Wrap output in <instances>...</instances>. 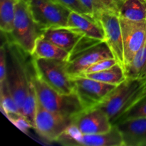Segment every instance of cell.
I'll return each mask as SVG.
<instances>
[{"instance_id": "6da1fadb", "label": "cell", "mask_w": 146, "mask_h": 146, "mask_svg": "<svg viewBox=\"0 0 146 146\" xmlns=\"http://www.w3.org/2000/svg\"><path fill=\"white\" fill-rule=\"evenodd\" d=\"M5 45L7 60V81L21 113L34 71L32 55L27 54L12 43L6 41Z\"/></svg>"}, {"instance_id": "7a4b0ae2", "label": "cell", "mask_w": 146, "mask_h": 146, "mask_svg": "<svg viewBox=\"0 0 146 146\" xmlns=\"http://www.w3.org/2000/svg\"><path fill=\"white\" fill-rule=\"evenodd\" d=\"M146 91V78H126L98 107L109 117L113 125Z\"/></svg>"}, {"instance_id": "3957f363", "label": "cell", "mask_w": 146, "mask_h": 146, "mask_svg": "<svg viewBox=\"0 0 146 146\" xmlns=\"http://www.w3.org/2000/svg\"><path fill=\"white\" fill-rule=\"evenodd\" d=\"M43 30L31 15L29 4L19 0L15 6L14 26L9 34H4L6 41L12 43L32 55L37 39L42 35Z\"/></svg>"}, {"instance_id": "277c9868", "label": "cell", "mask_w": 146, "mask_h": 146, "mask_svg": "<svg viewBox=\"0 0 146 146\" xmlns=\"http://www.w3.org/2000/svg\"><path fill=\"white\" fill-rule=\"evenodd\" d=\"M33 82L37 100L48 111L75 117L85 110L75 92L63 94L55 91L37 76L35 70L33 75Z\"/></svg>"}, {"instance_id": "5b68a950", "label": "cell", "mask_w": 146, "mask_h": 146, "mask_svg": "<svg viewBox=\"0 0 146 146\" xmlns=\"http://www.w3.org/2000/svg\"><path fill=\"white\" fill-rule=\"evenodd\" d=\"M36 74L48 86L63 94L74 92V83L67 71V61L33 57Z\"/></svg>"}, {"instance_id": "8992f818", "label": "cell", "mask_w": 146, "mask_h": 146, "mask_svg": "<svg viewBox=\"0 0 146 146\" xmlns=\"http://www.w3.org/2000/svg\"><path fill=\"white\" fill-rule=\"evenodd\" d=\"M29 7L34 21L43 31L49 28L67 27L72 11L55 0H31Z\"/></svg>"}, {"instance_id": "52a82bcc", "label": "cell", "mask_w": 146, "mask_h": 146, "mask_svg": "<svg viewBox=\"0 0 146 146\" xmlns=\"http://www.w3.org/2000/svg\"><path fill=\"white\" fill-rule=\"evenodd\" d=\"M74 118V117L48 111L43 107L37 100L34 129L45 140L55 142L72 125Z\"/></svg>"}, {"instance_id": "ba28073f", "label": "cell", "mask_w": 146, "mask_h": 146, "mask_svg": "<svg viewBox=\"0 0 146 146\" xmlns=\"http://www.w3.org/2000/svg\"><path fill=\"white\" fill-rule=\"evenodd\" d=\"M55 142L67 146H123L122 136L115 125L108 132L98 134L79 133L71 125Z\"/></svg>"}, {"instance_id": "9c48e42d", "label": "cell", "mask_w": 146, "mask_h": 146, "mask_svg": "<svg viewBox=\"0 0 146 146\" xmlns=\"http://www.w3.org/2000/svg\"><path fill=\"white\" fill-rule=\"evenodd\" d=\"M71 78L74 83V92L85 110L99 106L117 87L84 76H77Z\"/></svg>"}, {"instance_id": "30bf717a", "label": "cell", "mask_w": 146, "mask_h": 146, "mask_svg": "<svg viewBox=\"0 0 146 146\" xmlns=\"http://www.w3.org/2000/svg\"><path fill=\"white\" fill-rule=\"evenodd\" d=\"M106 34V41L115 58L124 66V52L121 20L118 12L113 9L103 10L96 15Z\"/></svg>"}, {"instance_id": "8fae6325", "label": "cell", "mask_w": 146, "mask_h": 146, "mask_svg": "<svg viewBox=\"0 0 146 146\" xmlns=\"http://www.w3.org/2000/svg\"><path fill=\"white\" fill-rule=\"evenodd\" d=\"M71 126L81 134H98L110 131L113 125L106 113L96 106L84 110L74 117Z\"/></svg>"}, {"instance_id": "7c38bea8", "label": "cell", "mask_w": 146, "mask_h": 146, "mask_svg": "<svg viewBox=\"0 0 146 146\" xmlns=\"http://www.w3.org/2000/svg\"><path fill=\"white\" fill-rule=\"evenodd\" d=\"M111 58H115L111 48L106 41H101L67 61V71L71 77L81 76L95 63Z\"/></svg>"}, {"instance_id": "4fadbf2b", "label": "cell", "mask_w": 146, "mask_h": 146, "mask_svg": "<svg viewBox=\"0 0 146 146\" xmlns=\"http://www.w3.org/2000/svg\"><path fill=\"white\" fill-rule=\"evenodd\" d=\"M124 52V67L128 65L146 40V21H130L120 17Z\"/></svg>"}, {"instance_id": "5bb4252c", "label": "cell", "mask_w": 146, "mask_h": 146, "mask_svg": "<svg viewBox=\"0 0 146 146\" xmlns=\"http://www.w3.org/2000/svg\"><path fill=\"white\" fill-rule=\"evenodd\" d=\"M67 27L90 38L106 41V34L101 22L91 14L71 11Z\"/></svg>"}, {"instance_id": "9a60e30c", "label": "cell", "mask_w": 146, "mask_h": 146, "mask_svg": "<svg viewBox=\"0 0 146 146\" xmlns=\"http://www.w3.org/2000/svg\"><path fill=\"white\" fill-rule=\"evenodd\" d=\"M123 146L146 145V118H133L117 123Z\"/></svg>"}, {"instance_id": "2e32d148", "label": "cell", "mask_w": 146, "mask_h": 146, "mask_svg": "<svg viewBox=\"0 0 146 146\" xmlns=\"http://www.w3.org/2000/svg\"><path fill=\"white\" fill-rule=\"evenodd\" d=\"M42 36L60 48L71 53L77 43L84 36L80 33L68 27H55L43 31Z\"/></svg>"}, {"instance_id": "e0dca14e", "label": "cell", "mask_w": 146, "mask_h": 146, "mask_svg": "<svg viewBox=\"0 0 146 146\" xmlns=\"http://www.w3.org/2000/svg\"><path fill=\"white\" fill-rule=\"evenodd\" d=\"M117 12L120 17L130 21H146V0H121Z\"/></svg>"}, {"instance_id": "ac0fdd59", "label": "cell", "mask_w": 146, "mask_h": 146, "mask_svg": "<svg viewBox=\"0 0 146 146\" xmlns=\"http://www.w3.org/2000/svg\"><path fill=\"white\" fill-rule=\"evenodd\" d=\"M32 56L35 58H54L68 61L69 53L41 36L36 42Z\"/></svg>"}, {"instance_id": "d6986e66", "label": "cell", "mask_w": 146, "mask_h": 146, "mask_svg": "<svg viewBox=\"0 0 146 146\" xmlns=\"http://www.w3.org/2000/svg\"><path fill=\"white\" fill-rule=\"evenodd\" d=\"M82 76L101 82L115 86H118L127 78L125 68L120 63H117L113 66L99 72L86 74Z\"/></svg>"}, {"instance_id": "ffe728a7", "label": "cell", "mask_w": 146, "mask_h": 146, "mask_svg": "<svg viewBox=\"0 0 146 146\" xmlns=\"http://www.w3.org/2000/svg\"><path fill=\"white\" fill-rule=\"evenodd\" d=\"M0 107L3 113L11 122L22 115L11 94L7 79L0 83Z\"/></svg>"}, {"instance_id": "44dd1931", "label": "cell", "mask_w": 146, "mask_h": 146, "mask_svg": "<svg viewBox=\"0 0 146 146\" xmlns=\"http://www.w3.org/2000/svg\"><path fill=\"white\" fill-rule=\"evenodd\" d=\"M124 68L127 78H146V40L132 61Z\"/></svg>"}, {"instance_id": "7402d4cb", "label": "cell", "mask_w": 146, "mask_h": 146, "mask_svg": "<svg viewBox=\"0 0 146 146\" xmlns=\"http://www.w3.org/2000/svg\"><path fill=\"white\" fill-rule=\"evenodd\" d=\"M34 72V68L31 80H30L29 84L27 95H26L25 98H24L21 113L27 119V121L29 123L32 128L34 129V128H35L36 111L37 106V97L36 94L35 88H34V82H33Z\"/></svg>"}, {"instance_id": "603a6c76", "label": "cell", "mask_w": 146, "mask_h": 146, "mask_svg": "<svg viewBox=\"0 0 146 146\" xmlns=\"http://www.w3.org/2000/svg\"><path fill=\"white\" fill-rule=\"evenodd\" d=\"M18 0H0V29L2 34L12 31L15 6Z\"/></svg>"}, {"instance_id": "cb8c5ba5", "label": "cell", "mask_w": 146, "mask_h": 146, "mask_svg": "<svg viewBox=\"0 0 146 146\" xmlns=\"http://www.w3.org/2000/svg\"><path fill=\"white\" fill-rule=\"evenodd\" d=\"M140 117L146 118V91L132 106L130 107L121 116H120L114 125L124 120Z\"/></svg>"}, {"instance_id": "d4e9b609", "label": "cell", "mask_w": 146, "mask_h": 146, "mask_svg": "<svg viewBox=\"0 0 146 146\" xmlns=\"http://www.w3.org/2000/svg\"><path fill=\"white\" fill-rule=\"evenodd\" d=\"M101 41H104L96 39V38H90V37L86 36H82V38L78 41V42L77 43L76 45L75 46V47H74V49L72 50V51L69 54V57H68V61H69V60H71V58H74V56H76V55L79 54L80 53L83 52V51H84L85 50L91 48V46L98 44V43H100Z\"/></svg>"}, {"instance_id": "484cf974", "label": "cell", "mask_w": 146, "mask_h": 146, "mask_svg": "<svg viewBox=\"0 0 146 146\" xmlns=\"http://www.w3.org/2000/svg\"><path fill=\"white\" fill-rule=\"evenodd\" d=\"M83 4L89 10L91 14L96 17L97 14L103 10L113 9L104 0H80ZM116 11V10H115Z\"/></svg>"}, {"instance_id": "4316f807", "label": "cell", "mask_w": 146, "mask_h": 146, "mask_svg": "<svg viewBox=\"0 0 146 146\" xmlns=\"http://www.w3.org/2000/svg\"><path fill=\"white\" fill-rule=\"evenodd\" d=\"M117 63H119V62H118V60H117L115 58H106V59L101 60V61L95 63L94 64L91 65L89 68H87V69L85 71V72L84 73V74L99 72V71L107 69V68L113 66H114L115 64H116ZM84 74H82V75H84Z\"/></svg>"}, {"instance_id": "83f0119b", "label": "cell", "mask_w": 146, "mask_h": 146, "mask_svg": "<svg viewBox=\"0 0 146 146\" xmlns=\"http://www.w3.org/2000/svg\"><path fill=\"white\" fill-rule=\"evenodd\" d=\"M55 1L63 4L73 11L93 15L91 11L81 3L80 0H55Z\"/></svg>"}, {"instance_id": "f1b7e54d", "label": "cell", "mask_w": 146, "mask_h": 146, "mask_svg": "<svg viewBox=\"0 0 146 146\" xmlns=\"http://www.w3.org/2000/svg\"><path fill=\"white\" fill-rule=\"evenodd\" d=\"M7 49L5 43H4L0 48V83L7 79Z\"/></svg>"}, {"instance_id": "f546056e", "label": "cell", "mask_w": 146, "mask_h": 146, "mask_svg": "<svg viewBox=\"0 0 146 146\" xmlns=\"http://www.w3.org/2000/svg\"><path fill=\"white\" fill-rule=\"evenodd\" d=\"M104 1L108 3L113 9L116 10L117 11V6H118V4L120 2L121 0H104Z\"/></svg>"}, {"instance_id": "4dcf8cb0", "label": "cell", "mask_w": 146, "mask_h": 146, "mask_svg": "<svg viewBox=\"0 0 146 146\" xmlns=\"http://www.w3.org/2000/svg\"><path fill=\"white\" fill-rule=\"evenodd\" d=\"M18 1H19V0H18ZM21 1H24V2H27V3H28V4H29V3L30 1H31V0H21Z\"/></svg>"}]
</instances>
